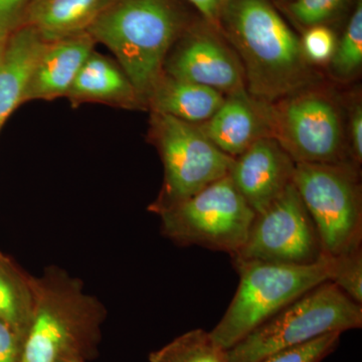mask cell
<instances>
[{
	"mask_svg": "<svg viewBox=\"0 0 362 362\" xmlns=\"http://www.w3.org/2000/svg\"><path fill=\"white\" fill-rule=\"evenodd\" d=\"M240 283L225 315L209 331L214 341L225 350L266 322L316 286L329 281L325 256L307 265L233 261Z\"/></svg>",
	"mask_w": 362,
	"mask_h": 362,
	"instance_id": "4",
	"label": "cell"
},
{
	"mask_svg": "<svg viewBox=\"0 0 362 362\" xmlns=\"http://www.w3.org/2000/svg\"><path fill=\"white\" fill-rule=\"evenodd\" d=\"M199 126L218 148L235 158L262 138H272L271 104L247 90L228 95L216 113Z\"/></svg>",
	"mask_w": 362,
	"mask_h": 362,
	"instance_id": "13",
	"label": "cell"
},
{
	"mask_svg": "<svg viewBox=\"0 0 362 362\" xmlns=\"http://www.w3.org/2000/svg\"><path fill=\"white\" fill-rule=\"evenodd\" d=\"M23 337L0 320V362H20Z\"/></svg>",
	"mask_w": 362,
	"mask_h": 362,
	"instance_id": "27",
	"label": "cell"
},
{
	"mask_svg": "<svg viewBox=\"0 0 362 362\" xmlns=\"http://www.w3.org/2000/svg\"><path fill=\"white\" fill-rule=\"evenodd\" d=\"M362 305L330 281L316 286L226 350L228 362H259L316 338L361 329Z\"/></svg>",
	"mask_w": 362,
	"mask_h": 362,
	"instance_id": "5",
	"label": "cell"
},
{
	"mask_svg": "<svg viewBox=\"0 0 362 362\" xmlns=\"http://www.w3.org/2000/svg\"><path fill=\"white\" fill-rule=\"evenodd\" d=\"M164 73L206 86L225 96L246 89L244 70L237 54L206 28H197L169 52Z\"/></svg>",
	"mask_w": 362,
	"mask_h": 362,
	"instance_id": "11",
	"label": "cell"
},
{
	"mask_svg": "<svg viewBox=\"0 0 362 362\" xmlns=\"http://www.w3.org/2000/svg\"><path fill=\"white\" fill-rule=\"evenodd\" d=\"M33 280L0 254V320L14 328L23 337L32 316Z\"/></svg>",
	"mask_w": 362,
	"mask_h": 362,
	"instance_id": "19",
	"label": "cell"
},
{
	"mask_svg": "<svg viewBox=\"0 0 362 362\" xmlns=\"http://www.w3.org/2000/svg\"><path fill=\"white\" fill-rule=\"evenodd\" d=\"M113 0H30L23 23L47 42L88 32Z\"/></svg>",
	"mask_w": 362,
	"mask_h": 362,
	"instance_id": "17",
	"label": "cell"
},
{
	"mask_svg": "<svg viewBox=\"0 0 362 362\" xmlns=\"http://www.w3.org/2000/svg\"><path fill=\"white\" fill-rule=\"evenodd\" d=\"M151 136L164 168L163 187L150 207L154 213L180 204L230 173L235 158L218 148L199 124L152 112Z\"/></svg>",
	"mask_w": 362,
	"mask_h": 362,
	"instance_id": "8",
	"label": "cell"
},
{
	"mask_svg": "<svg viewBox=\"0 0 362 362\" xmlns=\"http://www.w3.org/2000/svg\"><path fill=\"white\" fill-rule=\"evenodd\" d=\"M271 126L272 138L295 163L350 165L341 116L325 94L305 88L271 104Z\"/></svg>",
	"mask_w": 362,
	"mask_h": 362,
	"instance_id": "9",
	"label": "cell"
},
{
	"mask_svg": "<svg viewBox=\"0 0 362 362\" xmlns=\"http://www.w3.org/2000/svg\"><path fill=\"white\" fill-rule=\"evenodd\" d=\"M188 1L195 8L199 9V13L214 28H220L221 16L228 0H188Z\"/></svg>",
	"mask_w": 362,
	"mask_h": 362,
	"instance_id": "29",
	"label": "cell"
},
{
	"mask_svg": "<svg viewBox=\"0 0 362 362\" xmlns=\"http://www.w3.org/2000/svg\"><path fill=\"white\" fill-rule=\"evenodd\" d=\"M301 44L309 63L323 64L332 58L337 40L332 30L326 25H318L309 28Z\"/></svg>",
	"mask_w": 362,
	"mask_h": 362,
	"instance_id": "25",
	"label": "cell"
},
{
	"mask_svg": "<svg viewBox=\"0 0 362 362\" xmlns=\"http://www.w3.org/2000/svg\"><path fill=\"white\" fill-rule=\"evenodd\" d=\"M223 93L163 73L146 100L151 112L192 124L209 120L225 101Z\"/></svg>",
	"mask_w": 362,
	"mask_h": 362,
	"instance_id": "18",
	"label": "cell"
},
{
	"mask_svg": "<svg viewBox=\"0 0 362 362\" xmlns=\"http://www.w3.org/2000/svg\"><path fill=\"white\" fill-rule=\"evenodd\" d=\"M159 216L162 232L173 242L233 257L246 243L256 214L228 175Z\"/></svg>",
	"mask_w": 362,
	"mask_h": 362,
	"instance_id": "7",
	"label": "cell"
},
{
	"mask_svg": "<svg viewBox=\"0 0 362 362\" xmlns=\"http://www.w3.org/2000/svg\"><path fill=\"white\" fill-rule=\"evenodd\" d=\"M181 25L180 13L169 0H113L88 33L113 52L146 106Z\"/></svg>",
	"mask_w": 362,
	"mask_h": 362,
	"instance_id": "2",
	"label": "cell"
},
{
	"mask_svg": "<svg viewBox=\"0 0 362 362\" xmlns=\"http://www.w3.org/2000/svg\"><path fill=\"white\" fill-rule=\"evenodd\" d=\"M32 316L21 344L20 362L87 361L96 354L102 313L75 282L51 275L33 280Z\"/></svg>",
	"mask_w": 362,
	"mask_h": 362,
	"instance_id": "3",
	"label": "cell"
},
{
	"mask_svg": "<svg viewBox=\"0 0 362 362\" xmlns=\"http://www.w3.org/2000/svg\"><path fill=\"white\" fill-rule=\"evenodd\" d=\"M347 0H295L289 11L301 25L310 26L323 25L331 20L344 7Z\"/></svg>",
	"mask_w": 362,
	"mask_h": 362,
	"instance_id": "24",
	"label": "cell"
},
{
	"mask_svg": "<svg viewBox=\"0 0 362 362\" xmlns=\"http://www.w3.org/2000/svg\"><path fill=\"white\" fill-rule=\"evenodd\" d=\"M59 362H85V361H78V359H64V361H61Z\"/></svg>",
	"mask_w": 362,
	"mask_h": 362,
	"instance_id": "31",
	"label": "cell"
},
{
	"mask_svg": "<svg viewBox=\"0 0 362 362\" xmlns=\"http://www.w3.org/2000/svg\"><path fill=\"white\" fill-rule=\"evenodd\" d=\"M333 74L340 78L356 75L362 65V2L356 8L330 59Z\"/></svg>",
	"mask_w": 362,
	"mask_h": 362,
	"instance_id": "21",
	"label": "cell"
},
{
	"mask_svg": "<svg viewBox=\"0 0 362 362\" xmlns=\"http://www.w3.org/2000/svg\"><path fill=\"white\" fill-rule=\"evenodd\" d=\"M149 362H228V357L209 332L194 329L150 354Z\"/></svg>",
	"mask_w": 362,
	"mask_h": 362,
	"instance_id": "20",
	"label": "cell"
},
{
	"mask_svg": "<svg viewBox=\"0 0 362 362\" xmlns=\"http://www.w3.org/2000/svg\"><path fill=\"white\" fill-rule=\"evenodd\" d=\"M350 146L351 156L356 163L362 160V107L359 103L354 106L349 122Z\"/></svg>",
	"mask_w": 362,
	"mask_h": 362,
	"instance_id": "28",
	"label": "cell"
},
{
	"mask_svg": "<svg viewBox=\"0 0 362 362\" xmlns=\"http://www.w3.org/2000/svg\"><path fill=\"white\" fill-rule=\"evenodd\" d=\"M7 40H0V59H1L2 54H4V47H6Z\"/></svg>",
	"mask_w": 362,
	"mask_h": 362,
	"instance_id": "30",
	"label": "cell"
},
{
	"mask_svg": "<svg viewBox=\"0 0 362 362\" xmlns=\"http://www.w3.org/2000/svg\"><path fill=\"white\" fill-rule=\"evenodd\" d=\"M293 185L313 221L324 256L361 247V190L356 169L295 163Z\"/></svg>",
	"mask_w": 362,
	"mask_h": 362,
	"instance_id": "6",
	"label": "cell"
},
{
	"mask_svg": "<svg viewBox=\"0 0 362 362\" xmlns=\"http://www.w3.org/2000/svg\"><path fill=\"white\" fill-rule=\"evenodd\" d=\"M326 258L329 266L330 282L337 285L350 299L362 305L361 247L339 256Z\"/></svg>",
	"mask_w": 362,
	"mask_h": 362,
	"instance_id": "22",
	"label": "cell"
},
{
	"mask_svg": "<svg viewBox=\"0 0 362 362\" xmlns=\"http://www.w3.org/2000/svg\"><path fill=\"white\" fill-rule=\"evenodd\" d=\"M95 44L88 32L47 42L33 71L25 103L66 97Z\"/></svg>",
	"mask_w": 362,
	"mask_h": 362,
	"instance_id": "14",
	"label": "cell"
},
{
	"mask_svg": "<svg viewBox=\"0 0 362 362\" xmlns=\"http://www.w3.org/2000/svg\"><path fill=\"white\" fill-rule=\"evenodd\" d=\"M221 25L251 96L273 104L310 85L313 74L301 42L267 0H228Z\"/></svg>",
	"mask_w": 362,
	"mask_h": 362,
	"instance_id": "1",
	"label": "cell"
},
{
	"mask_svg": "<svg viewBox=\"0 0 362 362\" xmlns=\"http://www.w3.org/2000/svg\"><path fill=\"white\" fill-rule=\"evenodd\" d=\"M66 97L74 105L99 102L128 109L144 106L119 64L95 51L78 71Z\"/></svg>",
	"mask_w": 362,
	"mask_h": 362,
	"instance_id": "16",
	"label": "cell"
},
{
	"mask_svg": "<svg viewBox=\"0 0 362 362\" xmlns=\"http://www.w3.org/2000/svg\"><path fill=\"white\" fill-rule=\"evenodd\" d=\"M47 40L32 26L21 25L7 37L0 59V130L21 104Z\"/></svg>",
	"mask_w": 362,
	"mask_h": 362,
	"instance_id": "15",
	"label": "cell"
},
{
	"mask_svg": "<svg viewBox=\"0 0 362 362\" xmlns=\"http://www.w3.org/2000/svg\"><path fill=\"white\" fill-rule=\"evenodd\" d=\"M30 0H0V40H7L23 23Z\"/></svg>",
	"mask_w": 362,
	"mask_h": 362,
	"instance_id": "26",
	"label": "cell"
},
{
	"mask_svg": "<svg viewBox=\"0 0 362 362\" xmlns=\"http://www.w3.org/2000/svg\"><path fill=\"white\" fill-rule=\"evenodd\" d=\"M322 257L320 242L295 185L257 214L246 243L233 261L307 265Z\"/></svg>",
	"mask_w": 362,
	"mask_h": 362,
	"instance_id": "10",
	"label": "cell"
},
{
	"mask_svg": "<svg viewBox=\"0 0 362 362\" xmlns=\"http://www.w3.org/2000/svg\"><path fill=\"white\" fill-rule=\"evenodd\" d=\"M341 333H329L310 342L282 350L259 362H322L337 350Z\"/></svg>",
	"mask_w": 362,
	"mask_h": 362,
	"instance_id": "23",
	"label": "cell"
},
{
	"mask_svg": "<svg viewBox=\"0 0 362 362\" xmlns=\"http://www.w3.org/2000/svg\"><path fill=\"white\" fill-rule=\"evenodd\" d=\"M295 162L274 138H262L233 159L230 176L255 214L265 211L293 183Z\"/></svg>",
	"mask_w": 362,
	"mask_h": 362,
	"instance_id": "12",
	"label": "cell"
}]
</instances>
